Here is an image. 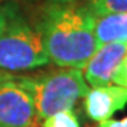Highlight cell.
<instances>
[{
	"label": "cell",
	"mask_w": 127,
	"mask_h": 127,
	"mask_svg": "<svg viewBox=\"0 0 127 127\" xmlns=\"http://www.w3.org/2000/svg\"><path fill=\"white\" fill-rule=\"evenodd\" d=\"M127 106V89L112 83L106 86H96L83 96V109L88 117L96 123L112 119L114 113Z\"/></svg>",
	"instance_id": "6"
},
{
	"label": "cell",
	"mask_w": 127,
	"mask_h": 127,
	"mask_svg": "<svg viewBox=\"0 0 127 127\" xmlns=\"http://www.w3.org/2000/svg\"><path fill=\"white\" fill-rule=\"evenodd\" d=\"M97 127H127V117H123V119H109L106 122H102V123H97Z\"/></svg>",
	"instance_id": "11"
},
{
	"label": "cell",
	"mask_w": 127,
	"mask_h": 127,
	"mask_svg": "<svg viewBox=\"0 0 127 127\" xmlns=\"http://www.w3.org/2000/svg\"><path fill=\"white\" fill-rule=\"evenodd\" d=\"M95 38L97 47L107 42L127 44V11L104 14L95 18Z\"/></svg>",
	"instance_id": "7"
},
{
	"label": "cell",
	"mask_w": 127,
	"mask_h": 127,
	"mask_svg": "<svg viewBox=\"0 0 127 127\" xmlns=\"http://www.w3.org/2000/svg\"><path fill=\"white\" fill-rule=\"evenodd\" d=\"M24 1H37V0H24Z\"/></svg>",
	"instance_id": "12"
},
{
	"label": "cell",
	"mask_w": 127,
	"mask_h": 127,
	"mask_svg": "<svg viewBox=\"0 0 127 127\" xmlns=\"http://www.w3.org/2000/svg\"><path fill=\"white\" fill-rule=\"evenodd\" d=\"M34 100L21 75L0 73V127H38Z\"/></svg>",
	"instance_id": "4"
},
{
	"label": "cell",
	"mask_w": 127,
	"mask_h": 127,
	"mask_svg": "<svg viewBox=\"0 0 127 127\" xmlns=\"http://www.w3.org/2000/svg\"><path fill=\"white\" fill-rule=\"evenodd\" d=\"M50 62L30 17L18 0L0 1V71L23 72Z\"/></svg>",
	"instance_id": "2"
},
{
	"label": "cell",
	"mask_w": 127,
	"mask_h": 127,
	"mask_svg": "<svg viewBox=\"0 0 127 127\" xmlns=\"http://www.w3.org/2000/svg\"><path fill=\"white\" fill-rule=\"evenodd\" d=\"M1 72H4V71H0V73H1Z\"/></svg>",
	"instance_id": "13"
},
{
	"label": "cell",
	"mask_w": 127,
	"mask_h": 127,
	"mask_svg": "<svg viewBox=\"0 0 127 127\" xmlns=\"http://www.w3.org/2000/svg\"><path fill=\"white\" fill-rule=\"evenodd\" d=\"M41 127H81L73 110H62L41 122Z\"/></svg>",
	"instance_id": "9"
},
{
	"label": "cell",
	"mask_w": 127,
	"mask_h": 127,
	"mask_svg": "<svg viewBox=\"0 0 127 127\" xmlns=\"http://www.w3.org/2000/svg\"><path fill=\"white\" fill-rule=\"evenodd\" d=\"M126 55V42H107L99 45L82 69L88 86L96 88L112 85Z\"/></svg>",
	"instance_id": "5"
},
{
	"label": "cell",
	"mask_w": 127,
	"mask_h": 127,
	"mask_svg": "<svg viewBox=\"0 0 127 127\" xmlns=\"http://www.w3.org/2000/svg\"><path fill=\"white\" fill-rule=\"evenodd\" d=\"M21 78L32 96L40 122L62 110H73L76 102L89 91L82 71L76 68L58 66L38 75H21Z\"/></svg>",
	"instance_id": "3"
},
{
	"label": "cell",
	"mask_w": 127,
	"mask_h": 127,
	"mask_svg": "<svg viewBox=\"0 0 127 127\" xmlns=\"http://www.w3.org/2000/svg\"><path fill=\"white\" fill-rule=\"evenodd\" d=\"M85 1L89 10L96 17L127 11V0H85Z\"/></svg>",
	"instance_id": "8"
},
{
	"label": "cell",
	"mask_w": 127,
	"mask_h": 127,
	"mask_svg": "<svg viewBox=\"0 0 127 127\" xmlns=\"http://www.w3.org/2000/svg\"><path fill=\"white\" fill-rule=\"evenodd\" d=\"M113 83L120 85V86L127 89V55H126V58L123 59L122 65H120V68H119L117 73H116V78H114Z\"/></svg>",
	"instance_id": "10"
},
{
	"label": "cell",
	"mask_w": 127,
	"mask_h": 127,
	"mask_svg": "<svg viewBox=\"0 0 127 127\" xmlns=\"http://www.w3.org/2000/svg\"><path fill=\"white\" fill-rule=\"evenodd\" d=\"M95 18L85 0H42L32 21L50 62L85 68L97 48Z\"/></svg>",
	"instance_id": "1"
},
{
	"label": "cell",
	"mask_w": 127,
	"mask_h": 127,
	"mask_svg": "<svg viewBox=\"0 0 127 127\" xmlns=\"http://www.w3.org/2000/svg\"><path fill=\"white\" fill-rule=\"evenodd\" d=\"M0 1H1V0H0Z\"/></svg>",
	"instance_id": "14"
}]
</instances>
